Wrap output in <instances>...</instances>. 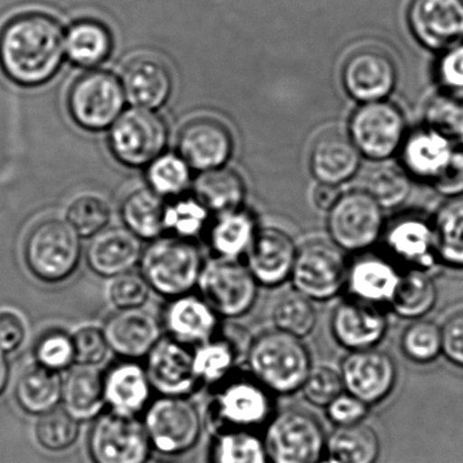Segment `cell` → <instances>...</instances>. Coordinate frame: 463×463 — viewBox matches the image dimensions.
<instances>
[{
  "label": "cell",
  "mask_w": 463,
  "mask_h": 463,
  "mask_svg": "<svg viewBox=\"0 0 463 463\" xmlns=\"http://www.w3.org/2000/svg\"><path fill=\"white\" fill-rule=\"evenodd\" d=\"M102 330L110 351L121 359L135 362L147 357L164 337L158 319L143 308L116 311L107 319Z\"/></svg>",
  "instance_id": "cell-24"
},
{
  "label": "cell",
  "mask_w": 463,
  "mask_h": 463,
  "mask_svg": "<svg viewBox=\"0 0 463 463\" xmlns=\"http://www.w3.org/2000/svg\"><path fill=\"white\" fill-rule=\"evenodd\" d=\"M348 259L345 251L333 242L311 241L298 248L291 281L295 291L324 302L345 289Z\"/></svg>",
  "instance_id": "cell-11"
},
{
  "label": "cell",
  "mask_w": 463,
  "mask_h": 463,
  "mask_svg": "<svg viewBox=\"0 0 463 463\" xmlns=\"http://www.w3.org/2000/svg\"><path fill=\"white\" fill-rule=\"evenodd\" d=\"M232 132L215 118L189 121L178 137L180 156L197 172L223 167L232 154Z\"/></svg>",
  "instance_id": "cell-22"
},
{
  "label": "cell",
  "mask_w": 463,
  "mask_h": 463,
  "mask_svg": "<svg viewBox=\"0 0 463 463\" xmlns=\"http://www.w3.org/2000/svg\"><path fill=\"white\" fill-rule=\"evenodd\" d=\"M439 264L463 270V196L452 197L432 218Z\"/></svg>",
  "instance_id": "cell-37"
},
{
  "label": "cell",
  "mask_w": 463,
  "mask_h": 463,
  "mask_svg": "<svg viewBox=\"0 0 463 463\" xmlns=\"http://www.w3.org/2000/svg\"><path fill=\"white\" fill-rule=\"evenodd\" d=\"M430 186L447 199L463 196V150H455L443 172Z\"/></svg>",
  "instance_id": "cell-57"
},
{
  "label": "cell",
  "mask_w": 463,
  "mask_h": 463,
  "mask_svg": "<svg viewBox=\"0 0 463 463\" xmlns=\"http://www.w3.org/2000/svg\"><path fill=\"white\" fill-rule=\"evenodd\" d=\"M104 398L109 411L139 416L151 402L150 379L146 368L135 360H121L102 373Z\"/></svg>",
  "instance_id": "cell-26"
},
{
  "label": "cell",
  "mask_w": 463,
  "mask_h": 463,
  "mask_svg": "<svg viewBox=\"0 0 463 463\" xmlns=\"http://www.w3.org/2000/svg\"><path fill=\"white\" fill-rule=\"evenodd\" d=\"M348 137L360 156L386 161L400 151L405 140V118L397 105L386 99L362 104L352 113Z\"/></svg>",
  "instance_id": "cell-15"
},
{
  "label": "cell",
  "mask_w": 463,
  "mask_h": 463,
  "mask_svg": "<svg viewBox=\"0 0 463 463\" xmlns=\"http://www.w3.org/2000/svg\"><path fill=\"white\" fill-rule=\"evenodd\" d=\"M401 273L402 270L383 253L363 251L348 264L345 280L348 298L381 307L389 306Z\"/></svg>",
  "instance_id": "cell-23"
},
{
  "label": "cell",
  "mask_w": 463,
  "mask_h": 463,
  "mask_svg": "<svg viewBox=\"0 0 463 463\" xmlns=\"http://www.w3.org/2000/svg\"><path fill=\"white\" fill-rule=\"evenodd\" d=\"M300 392L308 402L326 408L333 400L345 392L340 371L327 365L313 367Z\"/></svg>",
  "instance_id": "cell-52"
},
{
  "label": "cell",
  "mask_w": 463,
  "mask_h": 463,
  "mask_svg": "<svg viewBox=\"0 0 463 463\" xmlns=\"http://www.w3.org/2000/svg\"><path fill=\"white\" fill-rule=\"evenodd\" d=\"M24 257L34 278L48 284L63 283L80 267L82 238L66 219H44L26 237Z\"/></svg>",
  "instance_id": "cell-5"
},
{
  "label": "cell",
  "mask_w": 463,
  "mask_h": 463,
  "mask_svg": "<svg viewBox=\"0 0 463 463\" xmlns=\"http://www.w3.org/2000/svg\"><path fill=\"white\" fill-rule=\"evenodd\" d=\"M63 379L61 373L43 365H29L15 384V400L25 413L42 416L61 406Z\"/></svg>",
  "instance_id": "cell-33"
},
{
  "label": "cell",
  "mask_w": 463,
  "mask_h": 463,
  "mask_svg": "<svg viewBox=\"0 0 463 463\" xmlns=\"http://www.w3.org/2000/svg\"><path fill=\"white\" fill-rule=\"evenodd\" d=\"M211 213L194 196H180L166 203L164 230L172 237L194 241L207 234Z\"/></svg>",
  "instance_id": "cell-42"
},
{
  "label": "cell",
  "mask_w": 463,
  "mask_h": 463,
  "mask_svg": "<svg viewBox=\"0 0 463 463\" xmlns=\"http://www.w3.org/2000/svg\"><path fill=\"white\" fill-rule=\"evenodd\" d=\"M333 337L346 351L376 348L389 330V318L381 306L346 298L330 318Z\"/></svg>",
  "instance_id": "cell-20"
},
{
  "label": "cell",
  "mask_w": 463,
  "mask_h": 463,
  "mask_svg": "<svg viewBox=\"0 0 463 463\" xmlns=\"http://www.w3.org/2000/svg\"><path fill=\"white\" fill-rule=\"evenodd\" d=\"M425 123L454 147H463V96L443 91L430 99L425 107Z\"/></svg>",
  "instance_id": "cell-45"
},
{
  "label": "cell",
  "mask_w": 463,
  "mask_h": 463,
  "mask_svg": "<svg viewBox=\"0 0 463 463\" xmlns=\"http://www.w3.org/2000/svg\"><path fill=\"white\" fill-rule=\"evenodd\" d=\"M454 151V146L446 137L427 127L406 135L398 153L406 175L430 185L443 172Z\"/></svg>",
  "instance_id": "cell-29"
},
{
  "label": "cell",
  "mask_w": 463,
  "mask_h": 463,
  "mask_svg": "<svg viewBox=\"0 0 463 463\" xmlns=\"http://www.w3.org/2000/svg\"><path fill=\"white\" fill-rule=\"evenodd\" d=\"M341 192L338 186L329 185V184H318L314 189L313 202L318 210L329 213L333 205L340 199Z\"/></svg>",
  "instance_id": "cell-59"
},
{
  "label": "cell",
  "mask_w": 463,
  "mask_h": 463,
  "mask_svg": "<svg viewBox=\"0 0 463 463\" xmlns=\"http://www.w3.org/2000/svg\"><path fill=\"white\" fill-rule=\"evenodd\" d=\"M165 199L150 188L129 194L121 205V219L126 229L142 241H154L165 234Z\"/></svg>",
  "instance_id": "cell-39"
},
{
  "label": "cell",
  "mask_w": 463,
  "mask_h": 463,
  "mask_svg": "<svg viewBox=\"0 0 463 463\" xmlns=\"http://www.w3.org/2000/svg\"><path fill=\"white\" fill-rule=\"evenodd\" d=\"M151 288L142 273L127 272L110 279L107 299L116 311L143 308L150 299Z\"/></svg>",
  "instance_id": "cell-51"
},
{
  "label": "cell",
  "mask_w": 463,
  "mask_h": 463,
  "mask_svg": "<svg viewBox=\"0 0 463 463\" xmlns=\"http://www.w3.org/2000/svg\"><path fill=\"white\" fill-rule=\"evenodd\" d=\"M37 441L51 452H61L77 443L80 433V421L72 417L63 406H58L37 419L34 427Z\"/></svg>",
  "instance_id": "cell-47"
},
{
  "label": "cell",
  "mask_w": 463,
  "mask_h": 463,
  "mask_svg": "<svg viewBox=\"0 0 463 463\" xmlns=\"http://www.w3.org/2000/svg\"><path fill=\"white\" fill-rule=\"evenodd\" d=\"M408 25L422 47L446 52L463 43V0H411Z\"/></svg>",
  "instance_id": "cell-16"
},
{
  "label": "cell",
  "mask_w": 463,
  "mask_h": 463,
  "mask_svg": "<svg viewBox=\"0 0 463 463\" xmlns=\"http://www.w3.org/2000/svg\"><path fill=\"white\" fill-rule=\"evenodd\" d=\"M37 364L48 370L61 373L75 365L74 343L71 333L66 330L51 329L37 338L33 348Z\"/></svg>",
  "instance_id": "cell-50"
},
{
  "label": "cell",
  "mask_w": 463,
  "mask_h": 463,
  "mask_svg": "<svg viewBox=\"0 0 463 463\" xmlns=\"http://www.w3.org/2000/svg\"><path fill=\"white\" fill-rule=\"evenodd\" d=\"M5 354H6L0 351V395L4 394L5 390H6L10 378L9 362H7Z\"/></svg>",
  "instance_id": "cell-60"
},
{
  "label": "cell",
  "mask_w": 463,
  "mask_h": 463,
  "mask_svg": "<svg viewBox=\"0 0 463 463\" xmlns=\"http://www.w3.org/2000/svg\"><path fill=\"white\" fill-rule=\"evenodd\" d=\"M379 454L378 433L363 422L335 427L326 440V455L337 463H376Z\"/></svg>",
  "instance_id": "cell-38"
},
{
  "label": "cell",
  "mask_w": 463,
  "mask_h": 463,
  "mask_svg": "<svg viewBox=\"0 0 463 463\" xmlns=\"http://www.w3.org/2000/svg\"><path fill=\"white\" fill-rule=\"evenodd\" d=\"M197 287L219 317L241 318L256 305L260 284L240 260L216 257L205 262Z\"/></svg>",
  "instance_id": "cell-9"
},
{
  "label": "cell",
  "mask_w": 463,
  "mask_h": 463,
  "mask_svg": "<svg viewBox=\"0 0 463 463\" xmlns=\"http://www.w3.org/2000/svg\"><path fill=\"white\" fill-rule=\"evenodd\" d=\"M370 406L359 398L344 392L326 406V416L335 427H349L363 422L367 417Z\"/></svg>",
  "instance_id": "cell-55"
},
{
  "label": "cell",
  "mask_w": 463,
  "mask_h": 463,
  "mask_svg": "<svg viewBox=\"0 0 463 463\" xmlns=\"http://www.w3.org/2000/svg\"><path fill=\"white\" fill-rule=\"evenodd\" d=\"M383 208L365 191L341 194L327 213V232L344 251L363 253L381 241L384 229Z\"/></svg>",
  "instance_id": "cell-8"
},
{
  "label": "cell",
  "mask_w": 463,
  "mask_h": 463,
  "mask_svg": "<svg viewBox=\"0 0 463 463\" xmlns=\"http://www.w3.org/2000/svg\"><path fill=\"white\" fill-rule=\"evenodd\" d=\"M411 177L402 167L381 165L371 170L365 181V192L383 210L400 207L411 194Z\"/></svg>",
  "instance_id": "cell-46"
},
{
  "label": "cell",
  "mask_w": 463,
  "mask_h": 463,
  "mask_svg": "<svg viewBox=\"0 0 463 463\" xmlns=\"http://www.w3.org/2000/svg\"><path fill=\"white\" fill-rule=\"evenodd\" d=\"M61 406L78 421L97 419L107 408L102 373L96 367L74 365L63 381Z\"/></svg>",
  "instance_id": "cell-31"
},
{
  "label": "cell",
  "mask_w": 463,
  "mask_h": 463,
  "mask_svg": "<svg viewBox=\"0 0 463 463\" xmlns=\"http://www.w3.org/2000/svg\"><path fill=\"white\" fill-rule=\"evenodd\" d=\"M164 326L169 337L196 346L218 335L219 316L202 297L186 294L170 299L164 313Z\"/></svg>",
  "instance_id": "cell-28"
},
{
  "label": "cell",
  "mask_w": 463,
  "mask_h": 463,
  "mask_svg": "<svg viewBox=\"0 0 463 463\" xmlns=\"http://www.w3.org/2000/svg\"><path fill=\"white\" fill-rule=\"evenodd\" d=\"M211 463H269L264 440L253 430H221L213 433Z\"/></svg>",
  "instance_id": "cell-41"
},
{
  "label": "cell",
  "mask_w": 463,
  "mask_h": 463,
  "mask_svg": "<svg viewBox=\"0 0 463 463\" xmlns=\"http://www.w3.org/2000/svg\"><path fill=\"white\" fill-rule=\"evenodd\" d=\"M71 335L74 343L75 365L96 367L107 359L110 349L102 327L86 325L78 327Z\"/></svg>",
  "instance_id": "cell-53"
},
{
  "label": "cell",
  "mask_w": 463,
  "mask_h": 463,
  "mask_svg": "<svg viewBox=\"0 0 463 463\" xmlns=\"http://www.w3.org/2000/svg\"><path fill=\"white\" fill-rule=\"evenodd\" d=\"M113 50V36L104 24L82 20L64 34L66 56L75 66L93 69L104 63Z\"/></svg>",
  "instance_id": "cell-35"
},
{
  "label": "cell",
  "mask_w": 463,
  "mask_h": 463,
  "mask_svg": "<svg viewBox=\"0 0 463 463\" xmlns=\"http://www.w3.org/2000/svg\"><path fill=\"white\" fill-rule=\"evenodd\" d=\"M146 373L159 395L188 397L199 387L194 373V346L162 337L146 357Z\"/></svg>",
  "instance_id": "cell-19"
},
{
  "label": "cell",
  "mask_w": 463,
  "mask_h": 463,
  "mask_svg": "<svg viewBox=\"0 0 463 463\" xmlns=\"http://www.w3.org/2000/svg\"><path fill=\"white\" fill-rule=\"evenodd\" d=\"M194 196L211 213L240 210L245 203L246 185L237 172L226 167L200 173L194 181Z\"/></svg>",
  "instance_id": "cell-34"
},
{
  "label": "cell",
  "mask_w": 463,
  "mask_h": 463,
  "mask_svg": "<svg viewBox=\"0 0 463 463\" xmlns=\"http://www.w3.org/2000/svg\"><path fill=\"white\" fill-rule=\"evenodd\" d=\"M204 264L194 241L172 235L151 241L139 262L151 291L169 299L191 294L199 284Z\"/></svg>",
  "instance_id": "cell-4"
},
{
  "label": "cell",
  "mask_w": 463,
  "mask_h": 463,
  "mask_svg": "<svg viewBox=\"0 0 463 463\" xmlns=\"http://www.w3.org/2000/svg\"><path fill=\"white\" fill-rule=\"evenodd\" d=\"M88 451L93 463H148L153 447L139 417L108 411L94 419Z\"/></svg>",
  "instance_id": "cell-10"
},
{
  "label": "cell",
  "mask_w": 463,
  "mask_h": 463,
  "mask_svg": "<svg viewBox=\"0 0 463 463\" xmlns=\"http://www.w3.org/2000/svg\"><path fill=\"white\" fill-rule=\"evenodd\" d=\"M275 329L303 338L313 332L317 325V310L313 300L300 292L287 291L272 307Z\"/></svg>",
  "instance_id": "cell-43"
},
{
  "label": "cell",
  "mask_w": 463,
  "mask_h": 463,
  "mask_svg": "<svg viewBox=\"0 0 463 463\" xmlns=\"http://www.w3.org/2000/svg\"><path fill=\"white\" fill-rule=\"evenodd\" d=\"M249 371L273 394H294L313 370L311 354L302 338L281 330L260 333L245 352Z\"/></svg>",
  "instance_id": "cell-2"
},
{
  "label": "cell",
  "mask_w": 463,
  "mask_h": 463,
  "mask_svg": "<svg viewBox=\"0 0 463 463\" xmlns=\"http://www.w3.org/2000/svg\"><path fill=\"white\" fill-rule=\"evenodd\" d=\"M259 229L256 218L249 211L240 208L218 215L211 222L205 235L216 257L240 260L248 253Z\"/></svg>",
  "instance_id": "cell-32"
},
{
  "label": "cell",
  "mask_w": 463,
  "mask_h": 463,
  "mask_svg": "<svg viewBox=\"0 0 463 463\" xmlns=\"http://www.w3.org/2000/svg\"><path fill=\"white\" fill-rule=\"evenodd\" d=\"M121 85L132 107L156 110L166 104L172 94V72L159 59L137 56L124 69Z\"/></svg>",
  "instance_id": "cell-27"
},
{
  "label": "cell",
  "mask_w": 463,
  "mask_h": 463,
  "mask_svg": "<svg viewBox=\"0 0 463 463\" xmlns=\"http://www.w3.org/2000/svg\"><path fill=\"white\" fill-rule=\"evenodd\" d=\"M441 329V354L451 364L463 368V311L452 314Z\"/></svg>",
  "instance_id": "cell-56"
},
{
  "label": "cell",
  "mask_w": 463,
  "mask_h": 463,
  "mask_svg": "<svg viewBox=\"0 0 463 463\" xmlns=\"http://www.w3.org/2000/svg\"><path fill=\"white\" fill-rule=\"evenodd\" d=\"M318 463H337V462H335V460H333L332 458H329L326 455V457L322 458V459L319 460Z\"/></svg>",
  "instance_id": "cell-61"
},
{
  "label": "cell",
  "mask_w": 463,
  "mask_h": 463,
  "mask_svg": "<svg viewBox=\"0 0 463 463\" xmlns=\"http://www.w3.org/2000/svg\"><path fill=\"white\" fill-rule=\"evenodd\" d=\"M438 302V287L427 270H402L389 307L401 318L421 319Z\"/></svg>",
  "instance_id": "cell-36"
},
{
  "label": "cell",
  "mask_w": 463,
  "mask_h": 463,
  "mask_svg": "<svg viewBox=\"0 0 463 463\" xmlns=\"http://www.w3.org/2000/svg\"><path fill=\"white\" fill-rule=\"evenodd\" d=\"M401 351L417 364L435 362L441 354L440 326L427 319H414L401 335Z\"/></svg>",
  "instance_id": "cell-48"
},
{
  "label": "cell",
  "mask_w": 463,
  "mask_h": 463,
  "mask_svg": "<svg viewBox=\"0 0 463 463\" xmlns=\"http://www.w3.org/2000/svg\"><path fill=\"white\" fill-rule=\"evenodd\" d=\"M26 322L17 311H0V351L12 354L18 351L26 338Z\"/></svg>",
  "instance_id": "cell-58"
},
{
  "label": "cell",
  "mask_w": 463,
  "mask_h": 463,
  "mask_svg": "<svg viewBox=\"0 0 463 463\" xmlns=\"http://www.w3.org/2000/svg\"><path fill=\"white\" fill-rule=\"evenodd\" d=\"M262 440L269 463H318L326 454L321 422L302 409L276 411Z\"/></svg>",
  "instance_id": "cell-7"
},
{
  "label": "cell",
  "mask_w": 463,
  "mask_h": 463,
  "mask_svg": "<svg viewBox=\"0 0 463 463\" xmlns=\"http://www.w3.org/2000/svg\"><path fill=\"white\" fill-rule=\"evenodd\" d=\"M142 240L126 227H108L91 238L86 262L91 272L112 279L131 272L142 259Z\"/></svg>",
  "instance_id": "cell-25"
},
{
  "label": "cell",
  "mask_w": 463,
  "mask_h": 463,
  "mask_svg": "<svg viewBox=\"0 0 463 463\" xmlns=\"http://www.w3.org/2000/svg\"><path fill=\"white\" fill-rule=\"evenodd\" d=\"M298 246L278 227H260L245 254L246 267L260 286L279 287L291 278Z\"/></svg>",
  "instance_id": "cell-21"
},
{
  "label": "cell",
  "mask_w": 463,
  "mask_h": 463,
  "mask_svg": "<svg viewBox=\"0 0 463 463\" xmlns=\"http://www.w3.org/2000/svg\"><path fill=\"white\" fill-rule=\"evenodd\" d=\"M208 403L211 432L257 430L265 428L276 414L275 394L250 373H232L216 384Z\"/></svg>",
  "instance_id": "cell-3"
},
{
  "label": "cell",
  "mask_w": 463,
  "mask_h": 463,
  "mask_svg": "<svg viewBox=\"0 0 463 463\" xmlns=\"http://www.w3.org/2000/svg\"><path fill=\"white\" fill-rule=\"evenodd\" d=\"M360 162L362 156L354 143L338 132L321 135L311 147L310 170L319 184L346 183L356 175Z\"/></svg>",
  "instance_id": "cell-30"
},
{
  "label": "cell",
  "mask_w": 463,
  "mask_h": 463,
  "mask_svg": "<svg viewBox=\"0 0 463 463\" xmlns=\"http://www.w3.org/2000/svg\"><path fill=\"white\" fill-rule=\"evenodd\" d=\"M61 24L44 13H25L0 32V67L13 82L36 88L50 82L63 64Z\"/></svg>",
  "instance_id": "cell-1"
},
{
  "label": "cell",
  "mask_w": 463,
  "mask_h": 463,
  "mask_svg": "<svg viewBox=\"0 0 463 463\" xmlns=\"http://www.w3.org/2000/svg\"><path fill=\"white\" fill-rule=\"evenodd\" d=\"M382 253L401 270L430 272L439 264L432 218L417 211H406L384 223Z\"/></svg>",
  "instance_id": "cell-14"
},
{
  "label": "cell",
  "mask_w": 463,
  "mask_h": 463,
  "mask_svg": "<svg viewBox=\"0 0 463 463\" xmlns=\"http://www.w3.org/2000/svg\"><path fill=\"white\" fill-rule=\"evenodd\" d=\"M169 129L154 110H126L110 127L109 147L113 156L128 167H145L164 154Z\"/></svg>",
  "instance_id": "cell-12"
},
{
  "label": "cell",
  "mask_w": 463,
  "mask_h": 463,
  "mask_svg": "<svg viewBox=\"0 0 463 463\" xmlns=\"http://www.w3.org/2000/svg\"><path fill=\"white\" fill-rule=\"evenodd\" d=\"M191 167L175 154H162L147 166L148 188L162 199L184 196L192 184Z\"/></svg>",
  "instance_id": "cell-44"
},
{
  "label": "cell",
  "mask_w": 463,
  "mask_h": 463,
  "mask_svg": "<svg viewBox=\"0 0 463 463\" xmlns=\"http://www.w3.org/2000/svg\"><path fill=\"white\" fill-rule=\"evenodd\" d=\"M112 213L109 204L96 194H82L70 203L66 221L80 238H93L108 229Z\"/></svg>",
  "instance_id": "cell-49"
},
{
  "label": "cell",
  "mask_w": 463,
  "mask_h": 463,
  "mask_svg": "<svg viewBox=\"0 0 463 463\" xmlns=\"http://www.w3.org/2000/svg\"><path fill=\"white\" fill-rule=\"evenodd\" d=\"M436 78L446 93L463 96V43L443 52L436 66Z\"/></svg>",
  "instance_id": "cell-54"
},
{
  "label": "cell",
  "mask_w": 463,
  "mask_h": 463,
  "mask_svg": "<svg viewBox=\"0 0 463 463\" xmlns=\"http://www.w3.org/2000/svg\"><path fill=\"white\" fill-rule=\"evenodd\" d=\"M340 373L345 392L368 406L389 397L398 378L392 357L376 348L349 352L341 362Z\"/></svg>",
  "instance_id": "cell-17"
},
{
  "label": "cell",
  "mask_w": 463,
  "mask_h": 463,
  "mask_svg": "<svg viewBox=\"0 0 463 463\" xmlns=\"http://www.w3.org/2000/svg\"><path fill=\"white\" fill-rule=\"evenodd\" d=\"M343 86L351 99L383 101L397 85V67L389 53L378 48H362L352 53L343 67Z\"/></svg>",
  "instance_id": "cell-18"
},
{
  "label": "cell",
  "mask_w": 463,
  "mask_h": 463,
  "mask_svg": "<svg viewBox=\"0 0 463 463\" xmlns=\"http://www.w3.org/2000/svg\"><path fill=\"white\" fill-rule=\"evenodd\" d=\"M240 349L227 338L215 337L194 346V368L200 383L216 384L235 373Z\"/></svg>",
  "instance_id": "cell-40"
},
{
  "label": "cell",
  "mask_w": 463,
  "mask_h": 463,
  "mask_svg": "<svg viewBox=\"0 0 463 463\" xmlns=\"http://www.w3.org/2000/svg\"><path fill=\"white\" fill-rule=\"evenodd\" d=\"M126 99L118 78L99 70L89 71L70 89V115L86 131H104L123 115Z\"/></svg>",
  "instance_id": "cell-13"
},
{
  "label": "cell",
  "mask_w": 463,
  "mask_h": 463,
  "mask_svg": "<svg viewBox=\"0 0 463 463\" xmlns=\"http://www.w3.org/2000/svg\"><path fill=\"white\" fill-rule=\"evenodd\" d=\"M143 413L148 440L158 454L180 457L199 443L204 424L199 409L188 397L159 395Z\"/></svg>",
  "instance_id": "cell-6"
}]
</instances>
